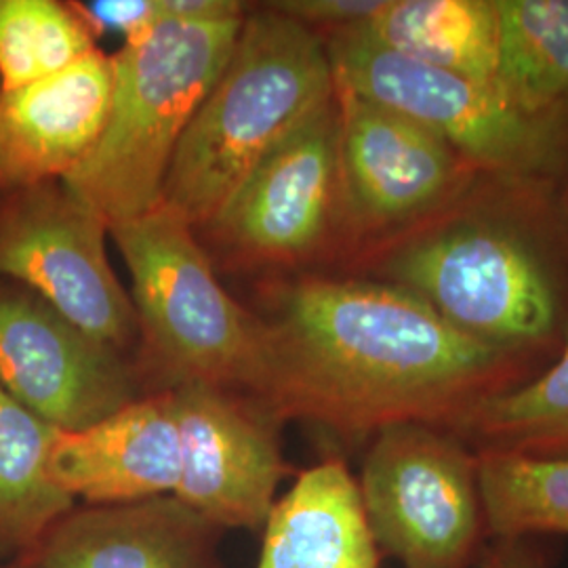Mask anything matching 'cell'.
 <instances>
[{
    "mask_svg": "<svg viewBox=\"0 0 568 568\" xmlns=\"http://www.w3.org/2000/svg\"><path fill=\"white\" fill-rule=\"evenodd\" d=\"M469 337L549 365L568 342V209L558 183L480 171L443 211L352 260Z\"/></svg>",
    "mask_w": 568,
    "mask_h": 568,
    "instance_id": "obj_2",
    "label": "cell"
},
{
    "mask_svg": "<svg viewBox=\"0 0 568 568\" xmlns=\"http://www.w3.org/2000/svg\"><path fill=\"white\" fill-rule=\"evenodd\" d=\"M0 386L58 429H82L138 400L116 347L91 337L32 291L0 283Z\"/></svg>",
    "mask_w": 568,
    "mask_h": 568,
    "instance_id": "obj_11",
    "label": "cell"
},
{
    "mask_svg": "<svg viewBox=\"0 0 568 568\" xmlns=\"http://www.w3.org/2000/svg\"><path fill=\"white\" fill-rule=\"evenodd\" d=\"M110 234L131 272L138 325L175 386L251 389L264 354V323L213 274L194 227L159 204Z\"/></svg>",
    "mask_w": 568,
    "mask_h": 568,
    "instance_id": "obj_5",
    "label": "cell"
},
{
    "mask_svg": "<svg viewBox=\"0 0 568 568\" xmlns=\"http://www.w3.org/2000/svg\"><path fill=\"white\" fill-rule=\"evenodd\" d=\"M169 396L182 440V474L173 495L222 530L264 527L288 474L281 422L227 387L182 384Z\"/></svg>",
    "mask_w": 568,
    "mask_h": 568,
    "instance_id": "obj_12",
    "label": "cell"
},
{
    "mask_svg": "<svg viewBox=\"0 0 568 568\" xmlns=\"http://www.w3.org/2000/svg\"><path fill=\"white\" fill-rule=\"evenodd\" d=\"M333 100L325 41L265 4L246 13L230 60L175 150L161 204L204 227L255 164Z\"/></svg>",
    "mask_w": 568,
    "mask_h": 568,
    "instance_id": "obj_3",
    "label": "cell"
},
{
    "mask_svg": "<svg viewBox=\"0 0 568 568\" xmlns=\"http://www.w3.org/2000/svg\"><path fill=\"white\" fill-rule=\"evenodd\" d=\"M478 469L490 541L568 537V457L485 450Z\"/></svg>",
    "mask_w": 568,
    "mask_h": 568,
    "instance_id": "obj_21",
    "label": "cell"
},
{
    "mask_svg": "<svg viewBox=\"0 0 568 568\" xmlns=\"http://www.w3.org/2000/svg\"><path fill=\"white\" fill-rule=\"evenodd\" d=\"M55 427L0 386V548H28L74 508L49 476Z\"/></svg>",
    "mask_w": 568,
    "mask_h": 568,
    "instance_id": "obj_19",
    "label": "cell"
},
{
    "mask_svg": "<svg viewBox=\"0 0 568 568\" xmlns=\"http://www.w3.org/2000/svg\"><path fill=\"white\" fill-rule=\"evenodd\" d=\"M335 95L349 260L426 222L485 171L426 126L337 87Z\"/></svg>",
    "mask_w": 568,
    "mask_h": 568,
    "instance_id": "obj_8",
    "label": "cell"
},
{
    "mask_svg": "<svg viewBox=\"0 0 568 568\" xmlns=\"http://www.w3.org/2000/svg\"><path fill=\"white\" fill-rule=\"evenodd\" d=\"M220 532L175 495L72 508L44 535L39 568H222Z\"/></svg>",
    "mask_w": 568,
    "mask_h": 568,
    "instance_id": "obj_15",
    "label": "cell"
},
{
    "mask_svg": "<svg viewBox=\"0 0 568 568\" xmlns=\"http://www.w3.org/2000/svg\"><path fill=\"white\" fill-rule=\"evenodd\" d=\"M93 37L119 32L124 41L135 39L163 20L161 0H89L70 2Z\"/></svg>",
    "mask_w": 568,
    "mask_h": 568,
    "instance_id": "obj_24",
    "label": "cell"
},
{
    "mask_svg": "<svg viewBox=\"0 0 568 568\" xmlns=\"http://www.w3.org/2000/svg\"><path fill=\"white\" fill-rule=\"evenodd\" d=\"M11 194L0 209V278L32 291L91 337L124 347L138 316L108 260V224L61 180Z\"/></svg>",
    "mask_w": 568,
    "mask_h": 568,
    "instance_id": "obj_9",
    "label": "cell"
},
{
    "mask_svg": "<svg viewBox=\"0 0 568 568\" xmlns=\"http://www.w3.org/2000/svg\"><path fill=\"white\" fill-rule=\"evenodd\" d=\"M497 89L535 119L568 124V0H495Z\"/></svg>",
    "mask_w": 568,
    "mask_h": 568,
    "instance_id": "obj_18",
    "label": "cell"
},
{
    "mask_svg": "<svg viewBox=\"0 0 568 568\" xmlns=\"http://www.w3.org/2000/svg\"><path fill=\"white\" fill-rule=\"evenodd\" d=\"M204 227L253 262L345 255L337 95L255 164Z\"/></svg>",
    "mask_w": 568,
    "mask_h": 568,
    "instance_id": "obj_10",
    "label": "cell"
},
{
    "mask_svg": "<svg viewBox=\"0 0 568 568\" xmlns=\"http://www.w3.org/2000/svg\"><path fill=\"white\" fill-rule=\"evenodd\" d=\"M476 568H549L530 539H493Z\"/></svg>",
    "mask_w": 568,
    "mask_h": 568,
    "instance_id": "obj_25",
    "label": "cell"
},
{
    "mask_svg": "<svg viewBox=\"0 0 568 568\" xmlns=\"http://www.w3.org/2000/svg\"><path fill=\"white\" fill-rule=\"evenodd\" d=\"M98 51L79 13L55 0H0V91L55 77Z\"/></svg>",
    "mask_w": 568,
    "mask_h": 568,
    "instance_id": "obj_22",
    "label": "cell"
},
{
    "mask_svg": "<svg viewBox=\"0 0 568 568\" xmlns=\"http://www.w3.org/2000/svg\"><path fill=\"white\" fill-rule=\"evenodd\" d=\"M546 366L457 331L403 286L314 274L278 291L248 392L276 422L356 443L403 424L453 432Z\"/></svg>",
    "mask_w": 568,
    "mask_h": 568,
    "instance_id": "obj_1",
    "label": "cell"
},
{
    "mask_svg": "<svg viewBox=\"0 0 568 568\" xmlns=\"http://www.w3.org/2000/svg\"><path fill=\"white\" fill-rule=\"evenodd\" d=\"M112 60L93 51L55 77L0 91V192L65 180L102 135Z\"/></svg>",
    "mask_w": 568,
    "mask_h": 568,
    "instance_id": "obj_14",
    "label": "cell"
},
{
    "mask_svg": "<svg viewBox=\"0 0 568 568\" xmlns=\"http://www.w3.org/2000/svg\"><path fill=\"white\" fill-rule=\"evenodd\" d=\"M361 495L379 551L403 568H476L490 544L478 453L424 424L371 438Z\"/></svg>",
    "mask_w": 568,
    "mask_h": 568,
    "instance_id": "obj_7",
    "label": "cell"
},
{
    "mask_svg": "<svg viewBox=\"0 0 568 568\" xmlns=\"http://www.w3.org/2000/svg\"><path fill=\"white\" fill-rule=\"evenodd\" d=\"M182 440L169 389L138 398L82 429H53L49 476L72 501L133 504L173 495Z\"/></svg>",
    "mask_w": 568,
    "mask_h": 568,
    "instance_id": "obj_13",
    "label": "cell"
},
{
    "mask_svg": "<svg viewBox=\"0 0 568 568\" xmlns=\"http://www.w3.org/2000/svg\"><path fill=\"white\" fill-rule=\"evenodd\" d=\"M386 0H281L265 2V7L304 23L323 41L347 30L365 28L382 9Z\"/></svg>",
    "mask_w": 568,
    "mask_h": 568,
    "instance_id": "obj_23",
    "label": "cell"
},
{
    "mask_svg": "<svg viewBox=\"0 0 568 568\" xmlns=\"http://www.w3.org/2000/svg\"><path fill=\"white\" fill-rule=\"evenodd\" d=\"M361 30L408 60L495 84V0H386Z\"/></svg>",
    "mask_w": 568,
    "mask_h": 568,
    "instance_id": "obj_17",
    "label": "cell"
},
{
    "mask_svg": "<svg viewBox=\"0 0 568 568\" xmlns=\"http://www.w3.org/2000/svg\"><path fill=\"white\" fill-rule=\"evenodd\" d=\"M453 434L476 453L568 457V342L527 384L478 406Z\"/></svg>",
    "mask_w": 568,
    "mask_h": 568,
    "instance_id": "obj_20",
    "label": "cell"
},
{
    "mask_svg": "<svg viewBox=\"0 0 568 568\" xmlns=\"http://www.w3.org/2000/svg\"><path fill=\"white\" fill-rule=\"evenodd\" d=\"M244 18H163L110 58L112 98L102 135L61 180L108 227L161 204L175 150L230 60Z\"/></svg>",
    "mask_w": 568,
    "mask_h": 568,
    "instance_id": "obj_4",
    "label": "cell"
},
{
    "mask_svg": "<svg viewBox=\"0 0 568 568\" xmlns=\"http://www.w3.org/2000/svg\"><path fill=\"white\" fill-rule=\"evenodd\" d=\"M558 187H560V196H562V201L567 204L568 209V164L567 169H565V175H562V180L558 183Z\"/></svg>",
    "mask_w": 568,
    "mask_h": 568,
    "instance_id": "obj_26",
    "label": "cell"
},
{
    "mask_svg": "<svg viewBox=\"0 0 568 568\" xmlns=\"http://www.w3.org/2000/svg\"><path fill=\"white\" fill-rule=\"evenodd\" d=\"M253 568H379L358 480L342 459L307 467L274 501Z\"/></svg>",
    "mask_w": 568,
    "mask_h": 568,
    "instance_id": "obj_16",
    "label": "cell"
},
{
    "mask_svg": "<svg viewBox=\"0 0 568 568\" xmlns=\"http://www.w3.org/2000/svg\"><path fill=\"white\" fill-rule=\"evenodd\" d=\"M325 47L337 89L426 126L485 171L562 180L567 122L535 119L497 84L408 60L361 28L328 37Z\"/></svg>",
    "mask_w": 568,
    "mask_h": 568,
    "instance_id": "obj_6",
    "label": "cell"
}]
</instances>
